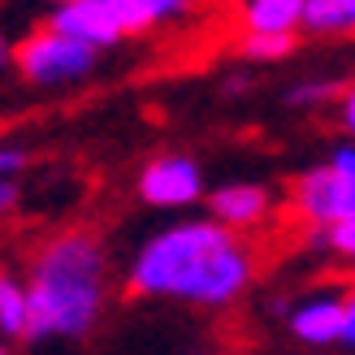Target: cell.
I'll list each match as a JSON object with an SVG mask.
<instances>
[{"label": "cell", "mask_w": 355, "mask_h": 355, "mask_svg": "<svg viewBox=\"0 0 355 355\" xmlns=\"http://www.w3.org/2000/svg\"><path fill=\"white\" fill-rule=\"evenodd\" d=\"M48 31H61L69 35V40H83L87 48H113L126 40V31H121V22L113 17L109 9V0H74V5H61V9H52L48 13Z\"/></svg>", "instance_id": "cell-6"}, {"label": "cell", "mask_w": 355, "mask_h": 355, "mask_svg": "<svg viewBox=\"0 0 355 355\" xmlns=\"http://www.w3.org/2000/svg\"><path fill=\"white\" fill-rule=\"evenodd\" d=\"M312 247H325V252H334V256H343V260L355 264V217H343V221H334L325 230H316Z\"/></svg>", "instance_id": "cell-15"}, {"label": "cell", "mask_w": 355, "mask_h": 355, "mask_svg": "<svg viewBox=\"0 0 355 355\" xmlns=\"http://www.w3.org/2000/svg\"><path fill=\"white\" fill-rule=\"evenodd\" d=\"M104 295H109V256L92 230H65L48 239L35 252L26 277V338L48 343L92 334L104 312Z\"/></svg>", "instance_id": "cell-2"}, {"label": "cell", "mask_w": 355, "mask_h": 355, "mask_svg": "<svg viewBox=\"0 0 355 355\" xmlns=\"http://www.w3.org/2000/svg\"><path fill=\"white\" fill-rule=\"evenodd\" d=\"M139 200L152 208H191L204 200V169L182 152L152 156L139 173Z\"/></svg>", "instance_id": "cell-5"}, {"label": "cell", "mask_w": 355, "mask_h": 355, "mask_svg": "<svg viewBox=\"0 0 355 355\" xmlns=\"http://www.w3.org/2000/svg\"><path fill=\"white\" fill-rule=\"evenodd\" d=\"M26 148H17V144H0V178H17L26 169Z\"/></svg>", "instance_id": "cell-16"}, {"label": "cell", "mask_w": 355, "mask_h": 355, "mask_svg": "<svg viewBox=\"0 0 355 355\" xmlns=\"http://www.w3.org/2000/svg\"><path fill=\"white\" fill-rule=\"evenodd\" d=\"M109 9L121 22V31L139 35V31H156L173 22V17H182L191 9V0H109Z\"/></svg>", "instance_id": "cell-10"}, {"label": "cell", "mask_w": 355, "mask_h": 355, "mask_svg": "<svg viewBox=\"0 0 355 355\" xmlns=\"http://www.w3.org/2000/svg\"><path fill=\"white\" fill-rule=\"evenodd\" d=\"M338 121H343V130L355 139V83H347L343 96H338Z\"/></svg>", "instance_id": "cell-17"}, {"label": "cell", "mask_w": 355, "mask_h": 355, "mask_svg": "<svg viewBox=\"0 0 355 355\" xmlns=\"http://www.w3.org/2000/svg\"><path fill=\"white\" fill-rule=\"evenodd\" d=\"M295 48H299V35H243L239 40V52L247 61H260V65L286 61Z\"/></svg>", "instance_id": "cell-13"}, {"label": "cell", "mask_w": 355, "mask_h": 355, "mask_svg": "<svg viewBox=\"0 0 355 355\" xmlns=\"http://www.w3.org/2000/svg\"><path fill=\"white\" fill-rule=\"evenodd\" d=\"M26 321H31L26 282L13 277L9 269H0V334L5 338H26Z\"/></svg>", "instance_id": "cell-12"}, {"label": "cell", "mask_w": 355, "mask_h": 355, "mask_svg": "<svg viewBox=\"0 0 355 355\" xmlns=\"http://www.w3.org/2000/svg\"><path fill=\"white\" fill-rule=\"evenodd\" d=\"M100 52L87 48L83 40H69L61 31H31L22 44L13 48V65L31 87H65L78 83L96 69Z\"/></svg>", "instance_id": "cell-4"}, {"label": "cell", "mask_w": 355, "mask_h": 355, "mask_svg": "<svg viewBox=\"0 0 355 355\" xmlns=\"http://www.w3.org/2000/svg\"><path fill=\"white\" fill-rule=\"evenodd\" d=\"M256 256L234 230L212 217L178 221L152 234L126 269V291L144 299H182L200 308H225L252 286Z\"/></svg>", "instance_id": "cell-1"}, {"label": "cell", "mask_w": 355, "mask_h": 355, "mask_svg": "<svg viewBox=\"0 0 355 355\" xmlns=\"http://www.w3.org/2000/svg\"><path fill=\"white\" fill-rule=\"evenodd\" d=\"M243 35H299L304 0H239Z\"/></svg>", "instance_id": "cell-9"}, {"label": "cell", "mask_w": 355, "mask_h": 355, "mask_svg": "<svg viewBox=\"0 0 355 355\" xmlns=\"http://www.w3.org/2000/svg\"><path fill=\"white\" fill-rule=\"evenodd\" d=\"M243 87H252V78H247V74H239V78H225V92H230V96H234V92H243Z\"/></svg>", "instance_id": "cell-20"}, {"label": "cell", "mask_w": 355, "mask_h": 355, "mask_svg": "<svg viewBox=\"0 0 355 355\" xmlns=\"http://www.w3.org/2000/svg\"><path fill=\"white\" fill-rule=\"evenodd\" d=\"M295 212L312 230H325L343 217H355V144L334 148L325 165H312L295 182Z\"/></svg>", "instance_id": "cell-3"}, {"label": "cell", "mask_w": 355, "mask_h": 355, "mask_svg": "<svg viewBox=\"0 0 355 355\" xmlns=\"http://www.w3.org/2000/svg\"><path fill=\"white\" fill-rule=\"evenodd\" d=\"M230 5H239V0H230Z\"/></svg>", "instance_id": "cell-23"}, {"label": "cell", "mask_w": 355, "mask_h": 355, "mask_svg": "<svg viewBox=\"0 0 355 355\" xmlns=\"http://www.w3.org/2000/svg\"><path fill=\"white\" fill-rule=\"evenodd\" d=\"M338 96H343V83L304 78V83H295L286 92V104H295V109H316V104H338Z\"/></svg>", "instance_id": "cell-14"}, {"label": "cell", "mask_w": 355, "mask_h": 355, "mask_svg": "<svg viewBox=\"0 0 355 355\" xmlns=\"http://www.w3.org/2000/svg\"><path fill=\"white\" fill-rule=\"evenodd\" d=\"M13 208H17V182L13 178H0V217L13 212Z\"/></svg>", "instance_id": "cell-19"}, {"label": "cell", "mask_w": 355, "mask_h": 355, "mask_svg": "<svg viewBox=\"0 0 355 355\" xmlns=\"http://www.w3.org/2000/svg\"><path fill=\"white\" fill-rule=\"evenodd\" d=\"M286 325L299 343L308 347H329V343H343V295H308L291 308Z\"/></svg>", "instance_id": "cell-8"}, {"label": "cell", "mask_w": 355, "mask_h": 355, "mask_svg": "<svg viewBox=\"0 0 355 355\" xmlns=\"http://www.w3.org/2000/svg\"><path fill=\"white\" fill-rule=\"evenodd\" d=\"M208 208H212V221L239 234V230H252L260 221H269L273 195L264 182H225L208 195Z\"/></svg>", "instance_id": "cell-7"}, {"label": "cell", "mask_w": 355, "mask_h": 355, "mask_svg": "<svg viewBox=\"0 0 355 355\" xmlns=\"http://www.w3.org/2000/svg\"><path fill=\"white\" fill-rule=\"evenodd\" d=\"M0 355H5V347H0Z\"/></svg>", "instance_id": "cell-24"}, {"label": "cell", "mask_w": 355, "mask_h": 355, "mask_svg": "<svg viewBox=\"0 0 355 355\" xmlns=\"http://www.w3.org/2000/svg\"><path fill=\"white\" fill-rule=\"evenodd\" d=\"M48 5H52V9H61V5H74V0H48Z\"/></svg>", "instance_id": "cell-22"}, {"label": "cell", "mask_w": 355, "mask_h": 355, "mask_svg": "<svg viewBox=\"0 0 355 355\" xmlns=\"http://www.w3.org/2000/svg\"><path fill=\"white\" fill-rule=\"evenodd\" d=\"M9 61H13V44L5 40V35H0V69H5Z\"/></svg>", "instance_id": "cell-21"}, {"label": "cell", "mask_w": 355, "mask_h": 355, "mask_svg": "<svg viewBox=\"0 0 355 355\" xmlns=\"http://www.w3.org/2000/svg\"><path fill=\"white\" fill-rule=\"evenodd\" d=\"M343 343L355 347V286L343 291Z\"/></svg>", "instance_id": "cell-18"}, {"label": "cell", "mask_w": 355, "mask_h": 355, "mask_svg": "<svg viewBox=\"0 0 355 355\" xmlns=\"http://www.w3.org/2000/svg\"><path fill=\"white\" fill-rule=\"evenodd\" d=\"M308 35H355V0H304Z\"/></svg>", "instance_id": "cell-11"}]
</instances>
